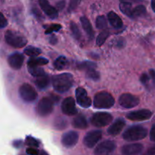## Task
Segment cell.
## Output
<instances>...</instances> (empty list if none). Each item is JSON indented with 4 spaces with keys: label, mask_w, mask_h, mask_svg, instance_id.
I'll return each instance as SVG.
<instances>
[{
    "label": "cell",
    "mask_w": 155,
    "mask_h": 155,
    "mask_svg": "<svg viewBox=\"0 0 155 155\" xmlns=\"http://www.w3.org/2000/svg\"><path fill=\"white\" fill-rule=\"evenodd\" d=\"M53 88L55 91L64 93L71 89L74 85V77L72 74L68 73L54 75L51 79Z\"/></svg>",
    "instance_id": "1"
},
{
    "label": "cell",
    "mask_w": 155,
    "mask_h": 155,
    "mask_svg": "<svg viewBox=\"0 0 155 155\" xmlns=\"http://www.w3.org/2000/svg\"><path fill=\"white\" fill-rule=\"evenodd\" d=\"M148 135V130L139 125L132 126L129 127L124 133L123 138L128 142L139 141L145 139Z\"/></svg>",
    "instance_id": "2"
},
{
    "label": "cell",
    "mask_w": 155,
    "mask_h": 155,
    "mask_svg": "<svg viewBox=\"0 0 155 155\" xmlns=\"http://www.w3.org/2000/svg\"><path fill=\"white\" fill-rule=\"evenodd\" d=\"M115 100L110 93L107 92H99L95 95L93 105L97 109H108L113 107Z\"/></svg>",
    "instance_id": "3"
},
{
    "label": "cell",
    "mask_w": 155,
    "mask_h": 155,
    "mask_svg": "<svg viewBox=\"0 0 155 155\" xmlns=\"http://www.w3.org/2000/svg\"><path fill=\"white\" fill-rule=\"evenodd\" d=\"M5 39L8 45L17 48L24 47L27 43V39L24 36L13 30L6 31L5 34Z\"/></svg>",
    "instance_id": "4"
},
{
    "label": "cell",
    "mask_w": 155,
    "mask_h": 155,
    "mask_svg": "<svg viewBox=\"0 0 155 155\" xmlns=\"http://www.w3.org/2000/svg\"><path fill=\"white\" fill-rule=\"evenodd\" d=\"M20 97L26 102H33L37 98V92L34 88L28 83H24L19 88Z\"/></svg>",
    "instance_id": "5"
},
{
    "label": "cell",
    "mask_w": 155,
    "mask_h": 155,
    "mask_svg": "<svg viewBox=\"0 0 155 155\" xmlns=\"http://www.w3.org/2000/svg\"><path fill=\"white\" fill-rule=\"evenodd\" d=\"M113 120L110 114L107 112H98L95 113L91 118V124L96 127H103L107 126Z\"/></svg>",
    "instance_id": "6"
},
{
    "label": "cell",
    "mask_w": 155,
    "mask_h": 155,
    "mask_svg": "<svg viewBox=\"0 0 155 155\" xmlns=\"http://www.w3.org/2000/svg\"><path fill=\"white\" fill-rule=\"evenodd\" d=\"M119 104L124 108H133L139 105L140 99L137 96L130 93H124L120 96Z\"/></svg>",
    "instance_id": "7"
},
{
    "label": "cell",
    "mask_w": 155,
    "mask_h": 155,
    "mask_svg": "<svg viewBox=\"0 0 155 155\" xmlns=\"http://www.w3.org/2000/svg\"><path fill=\"white\" fill-rule=\"evenodd\" d=\"M53 110V101L51 98L45 97L42 98L38 103L36 112L41 117L49 115Z\"/></svg>",
    "instance_id": "8"
},
{
    "label": "cell",
    "mask_w": 155,
    "mask_h": 155,
    "mask_svg": "<svg viewBox=\"0 0 155 155\" xmlns=\"http://www.w3.org/2000/svg\"><path fill=\"white\" fill-rule=\"evenodd\" d=\"M117 148L116 143L111 140H105L100 143L95 149V155H110Z\"/></svg>",
    "instance_id": "9"
},
{
    "label": "cell",
    "mask_w": 155,
    "mask_h": 155,
    "mask_svg": "<svg viewBox=\"0 0 155 155\" xmlns=\"http://www.w3.org/2000/svg\"><path fill=\"white\" fill-rule=\"evenodd\" d=\"M102 137V132L101 130H92L87 133L83 139V143L87 148H92L101 140Z\"/></svg>",
    "instance_id": "10"
},
{
    "label": "cell",
    "mask_w": 155,
    "mask_h": 155,
    "mask_svg": "<svg viewBox=\"0 0 155 155\" xmlns=\"http://www.w3.org/2000/svg\"><path fill=\"white\" fill-rule=\"evenodd\" d=\"M152 116V112L147 109L131 111L127 114V118L132 121H143L148 120Z\"/></svg>",
    "instance_id": "11"
},
{
    "label": "cell",
    "mask_w": 155,
    "mask_h": 155,
    "mask_svg": "<svg viewBox=\"0 0 155 155\" xmlns=\"http://www.w3.org/2000/svg\"><path fill=\"white\" fill-rule=\"evenodd\" d=\"M76 98L80 106L84 108H88L92 104V100L88 96L86 89L83 87H78L76 89Z\"/></svg>",
    "instance_id": "12"
},
{
    "label": "cell",
    "mask_w": 155,
    "mask_h": 155,
    "mask_svg": "<svg viewBox=\"0 0 155 155\" xmlns=\"http://www.w3.org/2000/svg\"><path fill=\"white\" fill-rule=\"evenodd\" d=\"M61 110L67 116H74L77 114L78 111L76 107L75 101L72 97H68L62 101Z\"/></svg>",
    "instance_id": "13"
},
{
    "label": "cell",
    "mask_w": 155,
    "mask_h": 155,
    "mask_svg": "<svg viewBox=\"0 0 155 155\" xmlns=\"http://www.w3.org/2000/svg\"><path fill=\"white\" fill-rule=\"evenodd\" d=\"M79 140V135L75 131H69L62 136L61 143L65 148H72L75 146Z\"/></svg>",
    "instance_id": "14"
},
{
    "label": "cell",
    "mask_w": 155,
    "mask_h": 155,
    "mask_svg": "<svg viewBox=\"0 0 155 155\" xmlns=\"http://www.w3.org/2000/svg\"><path fill=\"white\" fill-rule=\"evenodd\" d=\"M144 149L143 145L140 143H133L124 145L121 149L123 155H139Z\"/></svg>",
    "instance_id": "15"
},
{
    "label": "cell",
    "mask_w": 155,
    "mask_h": 155,
    "mask_svg": "<svg viewBox=\"0 0 155 155\" xmlns=\"http://www.w3.org/2000/svg\"><path fill=\"white\" fill-rule=\"evenodd\" d=\"M24 55L21 53L15 52L11 54L8 58L9 66L15 70H19L24 63Z\"/></svg>",
    "instance_id": "16"
},
{
    "label": "cell",
    "mask_w": 155,
    "mask_h": 155,
    "mask_svg": "<svg viewBox=\"0 0 155 155\" xmlns=\"http://www.w3.org/2000/svg\"><path fill=\"white\" fill-rule=\"evenodd\" d=\"M39 5L45 15L49 17L51 19H55L58 16V10L54 7L51 6L48 0H39Z\"/></svg>",
    "instance_id": "17"
},
{
    "label": "cell",
    "mask_w": 155,
    "mask_h": 155,
    "mask_svg": "<svg viewBox=\"0 0 155 155\" xmlns=\"http://www.w3.org/2000/svg\"><path fill=\"white\" fill-rule=\"evenodd\" d=\"M140 81L147 89L155 87V71L150 70L149 74L144 73L141 75Z\"/></svg>",
    "instance_id": "18"
},
{
    "label": "cell",
    "mask_w": 155,
    "mask_h": 155,
    "mask_svg": "<svg viewBox=\"0 0 155 155\" xmlns=\"http://www.w3.org/2000/svg\"><path fill=\"white\" fill-rule=\"evenodd\" d=\"M126 125V122L122 118H118L115 122L107 129V133L110 136H117L120 133Z\"/></svg>",
    "instance_id": "19"
},
{
    "label": "cell",
    "mask_w": 155,
    "mask_h": 155,
    "mask_svg": "<svg viewBox=\"0 0 155 155\" xmlns=\"http://www.w3.org/2000/svg\"><path fill=\"white\" fill-rule=\"evenodd\" d=\"M80 22H81L83 30H85L89 39H91V40L93 39L94 36H95V32H94L93 29H92V27L91 25V23L89 21V19L86 18V17H81L80 18Z\"/></svg>",
    "instance_id": "20"
},
{
    "label": "cell",
    "mask_w": 155,
    "mask_h": 155,
    "mask_svg": "<svg viewBox=\"0 0 155 155\" xmlns=\"http://www.w3.org/2000/svg\"><path fill=\"white\" fill-rule=\"evenodd\" d=\"M107 18L113 27L116 29H120L123 27V21L120 18L119 15L114 12H110L107 14Z\"/></svg>",
    "instance_id": "21"
},
{
    "label": "cell",
    "mask_w": 155,
    "mask_h": 155,
    "mask_svg": "<svg viewBox=\"0 0 155 155\" xmlns=\"http://www.w3.org/2000/svg\"><path fill=\"white\" fill-rule=\"evenodd\" d=\"M72 124L74 128L80 129V130H85L88 127L87 120L86 117L82 114H78L76 117H74Z\"/></svg>",
    "instance_id": "22"
},
{
    "label": "cell",
    "mask_w": 155,
    "mask_h": 155,
    "mask_svg": "<svg viewBox=\"0 0 155 155\" xmlns=\"http://www.w3.org/2000/svg\"><path fill=\"white\" fill-rule=\"evenodd\" d=\"M35 84L37 86L39 89H45L47 86L49 85L50 83V79L48 77V76L47 75H43L41 76V77H36V79L35 80Z\"/></svg>",
    "instance_id": "23"
},
{
    "label": "cell",
    "mask_w": 155,
    "mask_h": 155,
    "mask_svg": "<svg viewBox=\"0 0 155 155\" xmlns=\"http://www.w3.org/2000/svg\"><path fill=\"white\" fill-rule=\"evenodd\" d=\"M48 63V60L45 58H31L27 61V67H39Z\"/></svg>",
    "instance_id": "24"
},
{
    "label": "cell",
    "mask_w": 155,
    "mask_h": 155,
    "mask_svg": "<svg viewBox=\"0 0 155 155\" xmlns=\"http://www.w3.org/2000/svg\"><path fill=\"white\" fill-rule=\"evenodd\" d=\"M68 66V60L64 56H59L54 62V67L56 70L61 71Z\"/></svg>",
    "instance_id": "25"
},
{
    "label": "cell",
    "mask_w": 155,
    "mask_h": 155,
    "mask_svg": "<svg viewBox=\"0 0 155 155\" xmlns=\"http://www.w3.org/2000/svg\"><path fill=\"white\" fill-rule=\"evenodd\" d=\"M120 9L121 12L130 18H133V8H132V4L128 2H122L120 4Z\"/></svg>",
    "instance_id": "26"
},
{
    "label": "cell",
    "mask_w": 155,
    "mask_h": 155,
    "mask_svg": "<svg viewBox=\"0 0 155 155\" xmlns=\"http://www.w3.org/2000/svg\"><path fill=\"white\" fill-rule=\"evenodd\" d=\"M86 75L88 78L91 79L94 81H97L100 79V74L98 71L95 70V68H89L86 71Z\"/></svg>",
    "instance_id": "27"
},
{
    "label": "cell",
    "mask_w": 155,
    "mask_h": 155,
    "mask_svg": "<svg viewBox=\"0 0 155 155\" xmlns=\"http://www.w3.org/2000/svg\"><path fill=\"white\" fill-rule=\"evenodd\" d=\"M27 68H28L29 73L35 77H39L45 74L44 70L39 67H27Z\"/></svg>",
    "instance_id": "28"
},
{
    "label": "cell",
    "mask_w": 155,
    "mask_h": 155,
    "mask_svg": "<svg viewBox=\"0 0 155 155\" xmlns=\"http://www.w3.org/2000/svg\"><path fill=\"white\" fill-rule=\"evenodd\" d=\"M109 35H110V33H109L108 30H103L101 33H100V34L98 35V36L97 37L96 45H98V46H101V45L105 42L106 39H107Z\"/></svg>",
    "instance_id": "29"
},
{
    "label": "cell",
    "mask_w": 155,
    "mask_h": 155,
    "mask_svg": "<svg viewBox=\"0 0 155 155\" xmlns=\"http://www.w3.org/2000/svg\"><path fill=\"white\" fill-rule=\"evenodd\" d=\"M24 54L28 56H30V57H35V56H37L39 54H40L42 53V51H41V49L36 48V47L29 46L24 49Z\"/></svg>",
    "instance_id": "30"
},
{
    "label": "cell",
    "mask_w": 155,
    "mask_h": 155,
    "mask_svg": "<svg viewBox=\"0 0 155 155\" xmlns=\"http://www.w3.org/2000/svg\"><path fill=\"white\" fill-rule=\"evenodd\" d=\"M70 27H71V33H72L74 37L77 40L80 41V39H81L82 38V34L80 30H79L78 26H77L74 22H71V25H70Z\"/></svg>",
    "instance_id": "31"
},
{
    "label": "cell",
    "mask_w": 155,
    "mask_h": 155,
    "mask_svg": "<svg viewBox=\"0 0 155 155\" xmlns=\"http://www.w3.org/2000/svg\"><path fill=\"white\" fill-rule=\"evenodd\" d=\"M146 14V8L144 5H140L136 6L133 11V18H137V17H142Z\"/></svg>",
    "instance_id": "32"
},
{
    "label": "cell",
    "mask_w": 155,
    "mask_h": 155,
    "mask_svg": "<svg viewBox=\"0 0 155 155\" xmlns=\"http://www.w3.org/2000/svg\"><path fill=\"white\" fill-rule=\"evenodd\" d=\"M68 127V122L64 118L58 117L55 119L54 122V127L58 130H61Z\"/></svg>",
    "instance_id": "33"
},
{
    "label": "cell",
    "mask_w": 155,
    "mask_h": 155,
    "mask_svg": "<svg viewBox=\"0 0 155 155\" xmlns=\"http://www.w3.org/2000/svg\"><path fill=\"white\" fill-rule=\"evenodd\" d=\"M107 23L104 15H100L96 19V27L99 30H104L107 27Z\"/></svg>",
    "instance_id": "34"
},
{
    "label": "cell",
    "mask_w": 155,
    "mask_h": 155,
    "mask_svg": "<svg viewBox=\"0 0 155 155\" xmlns=\"http://www.w3.org/2000/svg\"><path fill=\"white\" fill-rule=\"evenodd\" d=\"M96 64L93 63V62L90 61H84L82 62V63L78 64V68L80 70H83V71H86V70L89 69V68H96Z\"/></svg>",
    "instance_id": "35"
},
{
    "label": "cell",
    "mask_w": 155,
    "mask_h": 155,
    "mask_svg": "<svg viewBox=\"0 0 155 155\" xmlns=\"http://www.w3.org/2000/svg\"><path fill=\"white\" fill-rule=\"evenodd\" d=\"M25 142L28 146L32 147V148H33V147L38 148V147L39 146V141L36 140V139H34L33 137H31V136H27V139H26Z\"/></svg>",
    "instance_id": "36"
},
{
    "label": "cell",
    "mask_w": 155,
    "mask_h": 155,
    "mask_svg": "<svg viewBox=\"0 0 155 155\" xmlns=\"http://www.w3.org/2000/svg\"><path fill=\"white\" fill-rule=\"evenodd\" d=\"M61 27H62L61 24H51V25L48 26V28H47L46 30H45V34H51V33H52L53 32L59 31V30L61 29Z\"/></svg>",
    "instance_id": "37"
},
{
    "label": "cell",
    "mask_w": 155,
    "mask_h": 155,
    "mask_svg": "<svg viewBox=\"0 0 155 155\" xmlns=\"http://www.w3.org/2000/svg\"><path fill=\"white\" fill-rule=\"evenodd\" d=\"M82 0H71V2H70L69 8H68V11L70 12H73V11L75 10L77 8V6L80 5V3L81 2Z\"/></svg>",
    "instance_id": "38"
},
{
    "label": "cell",
    "mask_w": 155,
    "mask_h": 155,
    "mask_svg": "<svg viewBox=\"0 0 155 155\" xmlns=\"http://www.w3.org/2000/svg\"><path fill=\"white\" fill-rule=\"evenodd\" d=\"M26 152H27V154L28 155H37L38 153L39 152V151H38L36 148L30 147V148H28L26 150Z\"/></svg>",
    "instance_id": "39"
},
{
    "label": "cell",
    "mask_w": 155,
    "mask_h": 155,
    "mask_svg": "<svg viewBox=\"0 0 155 155\" xmlns=\"http://www.w3.org/2000/svg\"><path fill=\"white\" fill-rule=\"evenodd\" d=\"M7 25H8L7 20L5 18L3 14H1V19H0V27H1V29H3L4 27H5Z\"/></svg>",
    "instance_id": "40"
},
{
    "label": "cell",
    "mask_w": 155,
    "mask_h": 155,
    "mask_svg": "<svg viewBox=\"0 0 155 155\" xmlns=\"http://www.w3.org/2000/svg\"><path fill=\"white\" fill-rule=\"evenodd\" d=\"M143 155H155V145L150 147Z\"/></svg>",
    "instance_id": "41"
},
{
    "label": "cell",
    "mask_w": 155,
    "mask_h": 155,
    "mask_svg": "<svg viewBox=\"0 0 155 155\" xmlns=\"http://www.w3.org/2000/svg\"><path fill=\"white\" fill-rule=\"evenodd\" d=\"M150 139L152 142H155V124H154L153 127H151V132H150Z\"/></svg>",
    "instance_id": "42"
},
{
    "label": "cell",
    "mask_w": 155,
    "mask_h": 155,
    "mask_svg": "<svg viewBox=\"0 0 155 155\" xmlns=\"http://www.w3.org/2000/svg\"><path fill=\"white\" fill-rule=\"evenodd\" d=\"M65 5V2L64 1H61V2H59L57 4V8L58 10H62L64 8Z\"/></svg>",
    "instance_id": "43"
},
{
    "label": "cell",
    "mask_w": 155,
    "mask_h": 155,
    "mask_svg": "<svg viewBox=\"0 0 155 155\" xmlns=\"http://www.w3.org/2000/svg\"><path fill=\"white\" fill-rule=\"evenodd\" d=\"M13 145L14 146L16 147V148H20V147L21 146V145H22V142H21V140L15 141V142H14Z\"/></svg>",
    "instance_id": "44"
},
{
    "label": "cell",
    "mask_w": 155,
    "mask_h": 155,
    "mask_svg": "<svg viewBox=\"0 0 155 155\" xmlns=\"http://www.w3.org/2000/svg\"><path fill=\"white\" fill-rule=\"evenodd\" d=\"M49 42H50V43L53 44V45H54V44H55L56 42H57V38H56V36H51V38L49 39Z\"/></svg>",
    "instance_id": "45"
},
{
    "label": "cell",
    "mask_w": 155,
    "mask_h": 155,
    "mask_svg": "<svg viewBox=\"0 0 155 155\" xmlns=\"http://www.w3.org/2000/svg\"><path fill=\"white\" fill-rule=\"evenodd\" d=\"M151 8L155 12V0H151Z\"/></svg>",
    "instance_id": "46"
},
{
    "label": "cell",
    "mask_w": 155,
    "mask_h": 155,
    "mask_svg": "<svg viewBox=\"0 0 155 155\" xmlns=\"http://www.w3.org/2000/svg\"><path fill=\"white\" fill-rule=\"evenodd\" d=\"M37 155H48V154H47L46 152H45V151H39V153H38V154Z\"/></svg>",
    "instance_id": "47"
}]
</instances>
